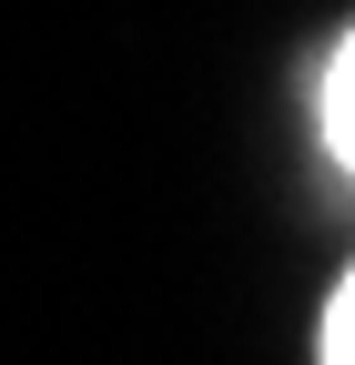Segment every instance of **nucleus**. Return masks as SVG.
Returning <instances> with one entry per match:
<instances>
[{
    "label": "nucleus",
    "instance_id": "obj_1",
    "mask_svg": "<svg viewBox=\"0 0 355 365\" xmlns=\"http://www.w3.org/2000/svg\"><path fill=\"white\" fill-rule=\"evenodd\" d=\"M325 143H335V163L355 173V31H345L335 71H325Z\"/></svg>",
    "mask_w": 355,
    "mask_h": 365
},
{
    "label": "nucleus",
    "instance_id": "obj_2",
    "mask_svg": "<svg viewBox=\"0 0 355 365\" xmlns=\"http://www.w3.org/2000/svg\"><path fill=\"white\" fill-rule=\"evenodd\" d=\"M325 365H355V274H345L335 304H325Z\"/></svg>",
    "mask_w": 355,
    "mask_h": 365
}]
</instances>
